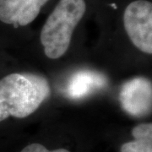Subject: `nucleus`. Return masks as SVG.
I'll return each mask as SVG.
<instances>
[{
    "mask_svg": "<svg viewBox=\"0 0 152 152\" xmlns=\"http://www.w3.org/2000/svg\"><path fill=\"white\" fill-rule=\"evenodd\" d=\"M51 88L43 76L13 73L0 80V123L13 117L26 118L50 96Z\"/></svg>",
    "mask_w": 152,
    "mask_h": 152,
    "instance_id": "obj_1",
    "label": "nucleus"
},
{
    "mask_svg": "<svg viewBox=\"0 0 152 152\" xmlns=\"http://www.w3.org/2000/svg\"><path fill=\"white\" fill-rule=\"evenodd\" d=\"M88 10V0H58L40 31V42L48 58L58 59L67 53Z\"/></svg>",
    "mask_w": 152,
    "mask_h": 152,
    "instance_id": "obj_2",
    "label": "nucleus"
},
{
    "mask_svg": "<svg viewBox=\"0 0 152 152\" xmlns=\"http://www.w3.org/2000/svg\"><path fill=\"white\" fill-rule=\"evenodd\" d=\"M122 24L131 42L140 52L152 54V3L131 0L122 13Z\"/></svg>",
    "mask_w": 152,
    "mask_h": 152,
    "instance_id": "obj_3",
    "label": "nucleus"
},
{
    "mask_svg": "<svg viewBox=\"0 0 152 152\" xmlns=\"http://www.w3.org/2000/svg\"><path fill=\"white\" fill-rule=\"evenodd\" d=\"M151 82L145 78L128 81L121 89L120 102L130 115L144 117L151 110Z\"/></svg>",
    "mask_w": 152,
    "mask_h": 152,
    "instance_id": "obj_4",
    "label": "nucleus"
},
{
    "mask_svg": "<svg viewBox=\"0 0 152 152\" xmlns=\"http://www.w3.org/2000/svg\"><path fill=\"white\" fill-rule=\"evenodd\" d=\"M106 81L103 76L97 73L83 71L72 77L67 88L68 96L72 98H80L90 91L101 88Z\"/></svg>",
    "mask_w": 152,
    "mask_h": 152,
    "instance_id": "obj_5",
    "label": "nucleus"
},
{
    "mask_svg": "<svg viewBox=\"0 0 152 152\" xmlns=\"http://www.w3.org/2000/svg\"><path fill=\"white\" fill-rule=\"evenodd\" d=\"M131 134L133 140L123 143L119 152H152V124L143 123L134 126Z\"/></svg>",
    "mask_w": 152,
    "mask_h": 152,
    "instance_id": "obj_6",
    "label": "nucleus"
},
{
    "mask_svg": "<svg viewBox=\"0 0 152 152\" xmlns=\"http://www.w3.org/2000/svg\"><path fill=\"white\" fill-rule=\"evenodd\" d=\"M20 152H72L66 147L49 148L41 142H31L27 144Z\"/></svg>",
    "mask_w": 152,
    "mask_h": 152,
    "instance_id": "obj_7",
    "label": "nucleus"
}]
</instances>
